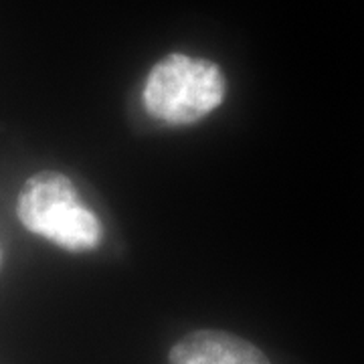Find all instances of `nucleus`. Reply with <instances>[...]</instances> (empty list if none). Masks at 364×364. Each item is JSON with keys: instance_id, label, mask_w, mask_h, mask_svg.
Returning a JSON list of instances; mask_svg holds the SVG:
<instances>
[{"instance_id": "obj_1", "label": "nucleus", "mask_w": 364, "mask_h": 364, "mask_svg": "<svg viewBox=\"0 0 364 364\" xmlns=\"http://www.w3.org/2000/svg\"><path fill=\"white\" fill-rule=\"evenodd\" d=\"M16 215L26 231L65 251H91L104 239L100 217L83 205L77 186L61 172L45 170L31 176L18 193Z\"/></svg>"}, {"instance_id": "obj_2", "label": "nucleus", "mask_w": 364, "mask_h": 364, "mask_svg": "<svg viewBox=\"0 0 364 364\" xmlns=\"http://www.w3.org/2000/svg\"><path fill=\"white\" fill-rule=\"evenodd\" d=\"M221 67L208 59L172 53L150 69L142 102L150 116L170 126H188L215 112L225 100Z\"/></svg>"}, {"instance_id": "obj_3", "label": "nucleus", "mask_w": 364, "mask_h": 364, "mask_svg": "<svg viewBox=\"0 0 364 364\" xmlns=\"http://www.w3.org/2000/svg\"><path fill=\"white\" fill-rule=\"evenodd\" d=\"M168 364H272L245 338L223 330H196L181 338L168 354Z\"/></svg>"}]
</instances>
